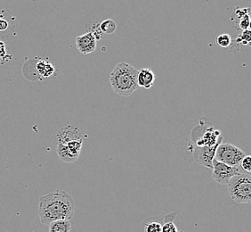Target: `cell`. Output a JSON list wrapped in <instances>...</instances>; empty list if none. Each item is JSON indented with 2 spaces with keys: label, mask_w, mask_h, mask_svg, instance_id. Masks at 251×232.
<instances>
[{
  "label": "cell",
  "mask_w": 251,
  "mask_h": 232,
  "mask_svg": "<svg viewBox=\"0 0 251 232\" xmlns=\"http://www.w3.org/2000/svg\"><path fill=\"white\" fill-rule=\"evenodd\" d=\"M75 213L73 197L63 190H56L39 199V217L44 225L60 220L70 221Z\"/></svg>",
  "instance_id": "obj_1"
},
{
  "label": "cell",
  "mask_w": 251,
  "mask_h": 232,
  "mask_svg": "<svg viewBox=\"0 0 251 232\" xmlns=\"http://www.w3.org/2000/svg\"><path fill=\"white\" fill-rule=\"evenodd\" d=\"M138 70L129 63H118L111 71L109 82L112 90L120 97H129L138 88Z\"/></svg>",
  "instance_id": "obj_2"
},
{
  "label": "cell",
  "mask_w": 251,
  "mask_h": 232,
  "mask_svg": "<svg viewBox=\"0 0 251 232\" xmlns=\"http://www.w3.org/2000/svg\"><path fill=\"white\" fill-rule=\"evenodd\" d=\"M228 193L231 199L238 203L251 202V174L241 173L230 179L227 184Z\"/></svg>",
  "instance_id": "obj_3"
},
{
  "label": "cell",
  "mask_w": 251,
  "mask_h": 232,
  "mask_svg": "<svg viewBox=\"0 0 251 232\" xmlns=\"http://www.w3.org/2000/svg\"><path fill=\"white\" fill-rule=\"evenodd\" d=\"M245 155V153L235 145L221 143L217 147L214 159L232 167H238Z\"/></svg>",
  "instance_id": "obj_4"
},
{
  "label": "cell",
  "mask_w": 251,
  "mask_h": 232,
  "mask_svg": "<svg viewBox=\"0 0 251 232\" xmlns=\"http://www.w3.org/2000/svg\"><path fill=\"white\" fill-rule=\"evenodd\" d=\"M239 174H241V172L238 167H232L217 160H213L212 177L218 184L227 185L232 177Z\"/></svg>",
  "instance_id": "obj_5"
},
{
  "label": "cell",
  "mask_w": 251,
  "mask_h": 232,
  "mask_svg": "<svg viewBox=\"0 0 251 232\" xmlns=\"http://www.w3.org/2000/svg\"><path fill=\"white\" fill-rule=\"evenodd\" d=\"M37 77L40 80H50L57 75L58 70L55 63L49 58H39L36 60Z\"/></svg>",
  "instance_id": "obj_6"
},
{
  "label": "cell",
  "mask_w": 251,
  "mask_h": 232,
  "mask_svg": "<svg viewBox=\"0 0 251 232\" xmlns=\"http://www.w3.org/2000/svg\"><path fill=\"white\" fill-rule=\"evenodd\" d=\"M97 39L90 32L83 34L76 38V48L79 53L88 55L96 51L97 46Z\"/></svg>",
  "instance_id": "obj_7"
},
{
  "label": "cell",
  "mask_w": 251,
  "mask_h": 232,
  "mask_svg": "<svg viewBox=\"0 0 251 232\" xmlns=\"http://www.w3.org/2000/svg\"><path fill=\"white\" fill-rule=\"evenodd\" d=\"M218 145L214 146H200L194 154V158L199 164L212 169V162Z\"/></svg>",
  "instance_id": "obj_8"
},
{
  "label": "cell",
  "mask_w": 251,
  "mask_h": 232,
  "mask_svg": "<svg viewBox=\"0 0 251 232\" xmlns=\"http://www.w3.org/2000/svg\"><path fill=\"white\" fill-rule=\"evenodd\" d=\"M156 80V76L153 71L150 68H143L138 70L137 73V85L139 87L151 88L153 86Z\"/></svg>",
  "instance_id": "obj_9"
},
{
  "label": "cell",
  "mask_w": 251,
  "mask_h": 232,
  "mask_svg": "<svg viewBox=\"0 0 251 232\" xmlns=\"http://www.w3.org/2000/svg\"><path fill=\"white\" fill-rule=\"evenodd\" d=\"M81 138L82 137L80 134V131L77 130V128L73 126H67L63 128L57 134L58 143H66L69 141L81 139Z\"/></svg>",
  "instance_id": "obj_10"
},
{
  "label": "cell",
  "mask_w": 251,
  "mask_h": 232,
  "mask_svg": "<svg viewBox=\"0 0 251 232\" xmlns=\"http://www.w3.org/2000/svg\"><path fill=\"white\" fill-rule=\"evenodd\" d=\"M49 232H71L72 223L67 220H60L49 224Z\"/></svg>",
  "instance_id": "obj_11"
},
{
  "label": "cell",
  "mask_w": 251,
  "mask_h": 232,
  "mask_svg": "<svg viewBox=\"0 0 251 232\" xmlns=\"http://www.w3.org/2000/svg\"><path fill=\"white\" fill-rule=\"evenodd\" d=\"M177 213H169L164 217V222L161 223V232H176L177 227L174 223L175 218Z\"/></svg>",
  "instance_id": "obj_12"
},
{
  "label": "cell",
  "mask_w": 251,
  "mask_h": 232,
  "mask_svg": "<svg viewBox=\"0 0 251 232\" xmlns=\"http://www.w3.org/2000/svg\"><path fill=\"white\" fill-rule=\"evenodd\" d=\"M56 151H57V155H58L59 158L62 160L64 163L67 164H72L77 161V157H75L74 155H72L70 153V151L64 146V145L57 143V146H56Z\"/></svg>",
  "instance_id": "obj_13"
},
{
  "label": "cell",
  "mask_w": 251,
  "mask_h": 232,
  "mask_svg": "<svg viewBox=\"0 0 251 232\" xmlns=\"http://www.w3.org/2000/svg\"><path fill=\"white\" fill-rule=\"evenodd\" d=\"M100 30L102 34H108L111 35L115 32L117 29L116 23L111 19H106L102 21L101 24H99Z\"/></svg>",
  "instance_id": "obj_14"
},
{
  "label": "cell",
  "mask_w": 251,
  "mask_h": 232,
  "mask_svg": "<svg viewBox=\"0 0 251 232\" xmlns=\"http://www.w3.org/2000/svg\"><path fill=\"white\" fill-rule=\"evenodd\" d=\"M144 229L145 232H161V223L155 220H151L150 222L146 221Z\"/></svg>",
  "instance_id": "obj_15"
},
{
  "label": "cell",
  "mask_w": 251,
  "mask_h": 232,
  "mask_svg": "<svg viewBox=\"0 0 251 232\" xmlns=\"http://www.w3.org/2000/svg\"><path fill=\"white\" fill-rule=\"evenodd\" d=\"M216 42L220 48L228 49L232 45V37L229 34H221L216 39Z\"/></svg>",
  "instance_id": "obj_16"
},
{
  "label": "cell",
  "mask_w": 251,
  "mask_h": 232,
  "mask_svg": "<svg viewBox=\"0 0 251 232\" xmlns=\"http://www.w3.org/2000/svg\"><path fill=\"white\" fill-rule=\"evenodd\" d=\"M251 41V29H246V30H242V33L240 34V36L236 39L237 43H241L243 46H248L250 45Z\"/></svg>",
  "instance_id": "obj_17"
},
{
  "label": "cell",
  "mask_w": 251,
  "mask_h": 232,
  "mask_svg": "<svg viewBox=\"0 0 251 232\" xmlns=\"http://www.w3.org/2000/svg\"><path fill=\"white\" fill-rule=\"evenodd\" d=\"M87 27L89 29L87 32L92 33L96 37V39H100L102 37V33H101V30H100L99 24H97L96 22L95 23H91L90 25H87Z\"/></svg>",
  "instance_id": "obj_18"
},
{
  "label": "cell",
  "mask_w": 251,
  "mask_h": 232,
  "mask_svg": "<svg viewBox=\"0 0 251 232\" xmlns=\"http://www.w3.org/2000/svg\"><path fill=\"white\" fill-rule=\"evenodd\" d=\"M241 167L245 172V174H251V155H245L241 162Z\"/></svg>",
  "instance_id": "obj_19"
},
{
  "label": "cell",
  "mask_w": 251,
  "mask_h": 232,
  "mask_svg": "<svg viewBox=\"0 0 251 232\" xmlns=\"http://www.w3.org/2000/svg\"><path fill=\"white\" fill-rule=\"evenodd\" d=\"M239 27H240L242 30L250 29V27H251V17H250V15H246V16L241 18L240 23H239Z\"/></svg>",
  "instance_id": "obj_20"
},
{
  "label": "cell",
  "mask_w": 251,
  "mask_h": 232,
  "mask_svg": "<svg viewBox=\"0 0 251 232\" xmlns=\"http://www.w3.org/2000/svg\"><path fill=\"white\" fill-rule=\"evenodd\" d=\"M250 12H251L250 8H237L235 15L238 16V18L241 19L242 17L250 15Z\"/></svg>",
  "instance_id": "obj_21"
},
{
  "label": "cell",
  "mask_w": 251,
  "mask_h": 232,
  "mask_svg": "<svg viewBox=\"0 0 251 232\" xmlns=\"http://www.w3.org/2000/svg\"><path fill=\"white\" fill-rule=\"evenodd\" d=\"M5 57H6V51H5V44L0 41V59L5 61Z\"/></svg>",
  "instance_id": "obj_22"
},
{
  "label": "cell",
  "mask_w": 251,
  "mask_h": 232,
  "mask_svg": "<svg viewBox=\"0 0 251 232\" xmlns=\"http://www.w3.org/2000/svg\"><path fill=\"white\" fill-rule=\"evenodd\" d=\"M184 232L183 231H180V232Z\"/></svg>",
  "instance_id": "obj_23"
}]
</instances>
